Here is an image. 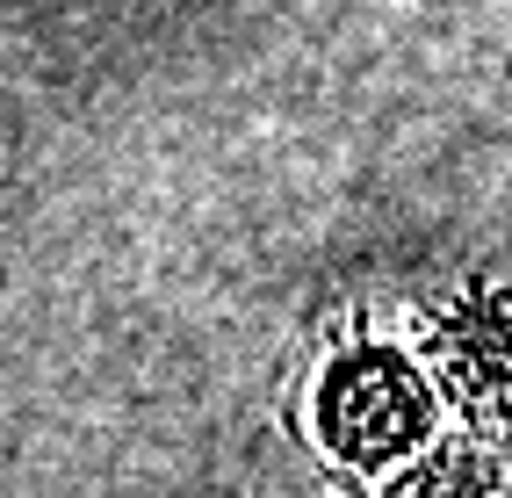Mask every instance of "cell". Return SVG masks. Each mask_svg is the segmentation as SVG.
Here are the masks:
<instances>
[{
    "label": "cell",
    "instance_id": "7a4b0ae2",
    "mask_svg": "<svg viewBox=\"0 0 512 498\" xmlns=\"http://www.w3.org/2000/svg\"><path fill=\"white\" fill-rule=\"evenodd\" d=\"M419 347L433 361L448 405L476 434H512V304L498 296H455L426 311Z\"/></svg>",
    "mask_w": 512,
    "mask_h": 498
},
{
    "label": "cell",
    "instance_id": "6da1fadb",
    "mask_svg": "<svg viewBox=\"0 0 512 498\" xmlns=\"http://www.w3.org/2000/svg\"><path fill=\"white\" fill-rule=\"evenodd\" d=\"M318 441L354 470H412L433 441V383L404 347H347L325 361L311 397Z\"/></svg>",
    "mask_w": 512,
    "mask_h": 498
},
{
    "label": "cell",
    "instance_id": "3957f363",
    "mask_svg": "<svg viewBox=\"0 0 512 498\" xmlns=\"http://www.w3.org/2000/svg\"><path fill=\"white\" fill-rule=\"evenodd\" d=\"M397 498H512V434L462 426L455 441H433L397 477Z\"/></svg>",
    "mask_w": 512,
    "mask_h": 498
}]
</instances>
